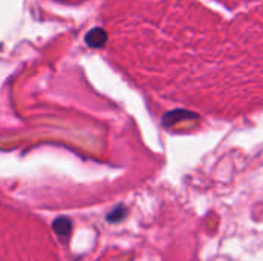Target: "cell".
Returning <instances> with one entry per match:
<instances>
[{"instance_id":"6da1fadb","label":"cell","mask_w":263,"mask_h":261,"mask_svg":"<svg viewBox=\"0 0 263 261\" xmlns=\"http://www.w3.org/2000/svg\"><path fill=\"white\" fill-rule=\"evenodd\" d=\"M86 43L91 46V48H102L105 43H106V40H108V35H106V32L102 29V28H94V29H91L88 34H86Z\"/></svg>"},{"instance_id":"7a4b0ae2","label":"cell","mask_w":263,"mask_h":261,"mask_svg":"<svg viewBox=\"0 0 263 261\" xmlns=\"http://www.w3.org/2000/svg\"><path fill=\"white\" fill-rule=\"evenodd\" d=\"M54 231H55V234L59 235V237H68L69 235V232H71V228H72V223H71V220L69 218H66V217H62V218H57L55 222H54Z\"/></svg>"},{"instance_id":"3957f363","label":"cell","mask_w":263,"mask_h":261,"mask_svg":"<svg viewBox=\"0 0 263 261\" xmlns=\"http://www.w3.org/2000/svg\"><path fill=\"white\" fill-rule=\"evenodd\" d=\"M186 117H193V115L188 114V112H183V111H176V112H173V114H168V115L163 118V123H165V125H174L179 118H186Z\"/></svg>"},{"instance_id":"277c9868","label":"cell","mask_w":263,"mask_h":261,"mask_svg":"<svg viewBox=\"0 0 263 261\" xmlns=\"http://www.w3.org/2000/svg\"><path fill=\"white\" fill-rule=\"evenodd\" d=\"M125 215H126V208H123V206H117L114 211H111V212L108 214V222L117 223V222H120Z\"/></svg>"}]
</instances>
